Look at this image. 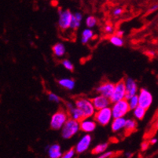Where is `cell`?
Masks as SVG:
<instances>
[{"mask_svg": "<svg viewBox=\"0 0 158 158\" xmlns=\"http://www.w3.org/2000/svg\"><path fill=\"white\" fill-rule=\"evenodd\" d=\"M69 118L68 111L60 109L57 112L52 115L51 118V122H50V126L51 129L54 131H60L62 127L64 126L66 121Z\"/></svg>", "mask_w": 158, "mask_h": 158, "instance_id": "6da1fadb", "label": "cell"}, {"mask_svg": "<svg viewBox=\"0 0 158 158\" xmlns=\"http://www.w3.org/2000/svg\"><path fill=\"white\" fill-rule=\"evenodd\" d=\"M80 130V122L69 117L61 129V137L64 139H70L76 135Z\"/></svg>", "mask_w": 158, "mask_h": 158, "instance_id": "7a4b0ae2", "label": "cell"}, {"mask_svg": "<svg viewBox=\"0 0 158 158\" xmlns=\"http://www.w3.org/2000/svg\"><path fill=\"white\" fill-rule=\"evenodd\" d=\"M74 104L84 113L85 118L94 116L96 110L91 99L87 98H78L75 100Z\"/></svg>", "mask_w": 158, "mask_h": 158, "instance_id": "3957f363", "label": "cell"}, {"mask_svg": "<svg viewBox=\"0 0 158 158\" xmlns=\"http://www.w3.org/2000/svg\"><path fill=\"white\" fill-rule=\"evenodd\" d=\"M94 119L97 123L101 126H106L110 124L113 119V112L110 106L96 110L94 115Z\"/></svg>", "mask_w": 158, "mask_h": 158, "instance_id": "277c9868", "label": "cell"}, {"mask_svg": "<svg viewBox=\"0 0 158 158\" xmlns=\"http://www.w3.org/2000/svg\"><path fill=\"white\" fill-rule=\"evenodd\" d=\"M112 112H113V118H117V117H124L127 115V113L130 112L131 108L129 106L127 98L122 99L120 101L112 103Z\"/></svg>", "mask_w": 158, "mask_h": 158, "instance_id": "5b68a950", "label": "cell"}, {"mask_svg": "<svg viewBox=\"0 0 158 158\" xmlns=\"http://www.w3.org/2000/svg\"><path fill=\"white\" fill-rule=\"evenodd\" d=\"M73 14L69 10H58V26L61 30H67L70 28L73 20Z\"/></svg>", "mask_w": 158, "mask_h": 158, "instance_id": "8992f818", "label": "cell"}, {"mask_svg": "<svg viewBox=\"0 0 158 158\" xmlns=\"http://www.w3.org/2000/svg\"><path fill=\"white\" fill-rule=\"evenodd\" d=\"M126 94H127V90H126L125 81L121 80L115 84V88L110 98V101L112 103L120 101L122 99L126 98Z\"/></svg>", "mask_w": 158, "mask_h": 158, "instance_id": "52a82bcc", "label": "cell"}, {"mask_svg": "<svg viewBox=\"0 0 158 158\" xmlns=\"http://www.w3.org/2000/svg\"><path fill=\"white\" fill-rule=\"evenodd\" d=\"M138 97H139V106L145 108L148 110L153 101V98L150 91L146 88L140 89L138 92Z\"/></svg>", "mask_w": 158, "mask_h": 158, "instance_id": "ba28073f", "label": "cell"}, {"mask_svg": "<svg viewBox=\"0 0 158 158\" xmlns=\"http://www.w3.org/2000/svg\"><path fill=\"white\" fill-rule=\"evenodd\" d=\"M92 143V137L88 133H86L84 135L80 138L78 143L75 146V149L77 151V154H83L87 152L90 148Z\"/></svg>", "mask_w": 158, "mask_h": 158, "instance_id": "9c48e42d", "label": "cell"}, {"mask_svg": "<svg viewBox=\"0 0 158 158\" xmlns=\"http://www.w3.org/2000/svg\"><path fill=\"white\" fill-rule=\"evenodd\" d=\"M80 131H82L84 133H91L94 131V130L97 127V122L92 117H87L84 118L80 121Z\"/></svg>", "mask_w": 158, "mask_h": 158, "instance_id": "30bf717a", "label": "cell"}, {"mask_svg": "<svg viewBox=\"0 0 158 158\" xmlns=\"http://www.w3.org/2000/svg\"><path fill=\"white\" fill-rule=\"evenodd\" d=\"M91 101H92L96 110H101V109H103V108L110 106V104H112L111 101H110V98L99 94L98 95H96L95 97L91 99Z\"/></svg>", "mask_w": 158, "mask_h": 158, "instance_id": "8fae6325", "label": "cell"}, {"mask_svg": "<svg viewBox=\"0 0 158 158\" xmlns=\"http://www.w3.org/2000/svg\"><path fill=\"white\" fill-rule=\"evenodd\" d=\"M115 88V84L111 82H104L102 84L98 86L96 89L97 92L99 94L104 95L106 97L110 98L113 93V90Z\"/></svg>", "mask_w": 158, "mask_h": 158, "instance_id": "7c38bea8", "label": "cell"}, {"mask_svg": "<svg viewBox=\"0 0 158 158\" xmlns=\"http://www.w3.org/2000/svg\"><path fill=\"white\" fill-rule=\"evenodd\" d=\"M125 86L126 90H127V94H126V98H129L131 96H134L135 94H138L139 92V88H138L137 83L134 79L128 78L126 79L125 80Z\"/></svg>", "mask_w": 158, "mask_h": 158, "instance_id": "4fadbf2b", "label": "cell"}, {"mask_svg": "<svg viewBox=\"0 0 158 158\" xmlns=\"http://www.w3.org/2000/svg\"><path fill=\"white\" fill-rule=\"evenodd\" d=\"M127 119L125 117H117L113 118L111 122V129L113 132H119L124 130Z\"/></svg>", "mask_w": 158, "mask_h": 158, "instance_id": "5bb4252c", "label": "cell"}, {"mask_svg": "<svg viewBox=\"0 0 158 158\" xmlns=\"http://www.w3.org/2000/svg\"><path fill=\"white\" fill-rule=\"evenodd\" d=\"M62 151H61V146L57 143L51 145L49 146L48 156L51 158H61L62 157Z\"/></svg>", "mask_w": 158, "mask_h": 158, "instance_id": "9a60e30c", "label": "cell"}, {"mask_svg": "<svg viewBox=\"0 0 158 158\" xmlns=\"http://www.w3.org/2000/svg\"><path fill=\"white\" fill-rule=\"evenodd\" d=\"M69 115V117L70 118L73 119L75 120H77V121L80 122V120H82L84 117V113L81 111V110H80L78 107L75 106L72 109V110H69L68 111Z\"/></svg>", "mask_w": 158, "mask_h": 158, "instance_id": "2e32d148", "label": "cell"}, {"mask_svg": "<svg viewBox=\"0 0 158 158\" xmlns=\"http://www.w3.org/2000/svg\"><path fill=\"white\" fill-rule=\"evenodd\" d=\"M58 84L66 90H72L75 88L76 82L71 78H62L58 80Z\"/></svg>", "mask_w": 158, "mask_h": 158, "instance_id": "e0dca14e", "label": "cell"}, {"mask_svg": "<svg viewBox=\"0 0 158 158\" xmlns=\"http://www.w3.org/2000/svg\"><path fill=\"white\" fill-rule=\"evenodd\" d=\"M82 21H83V14L80 12L74 13L73 16V20H72L70 28L73 30L78 29L80 25H81Z\"/></svg>", "mask_w": 158, "mask_h": 158, "instance_id": "ac0fdd59", "label": "cell"}, {"mask_svg": "<svg viewBox=\"0 0 158 158\" xmlns=\"http://www.w3.org/2000/svg\"><path fill=\"white\" fill-rule=\"evenodd\" d=\"M53 54L56 56L57 57H62L64 56L66 53L65 46L62 44V43H57V44H54L52 47Z\"/></svg>", "mask_w": 158, "mask_h": 158, "instance_id": "d6986e66", "label": "cell"}, {"mask_svg": "<svg viewBox=\"0 0 158 158\" xmlns=\"http://www.w3.org/2000/svg\"><path fill=\"white\" fill-rule=\"evenodd\" d=\"M94 35V31H93L91 28H86L84 29V31H82V34H81V42L82 44H86L93 39Z\"/></svg>", "mask_w": 158, "mask_h": 158, "instance_id": "ffe728a7", "label": "cell"}, {"mask_svg": "<svg viewBox=\"0 0 158 158\" xmlns=\"http://www.w3.org/2000/svg\"><path fill=\"white\" fill-rule=\"evenodd\" d=\"M136 127H137V122H136L135 120L132 118L127 119L125 127H124V131H125L126 134H131L132 132L136 130Z\"/></svg>", "mask_w": 158, "mask_h": 158, "instance_id": "44dd1931", "label": "cell"}, {"mask_svg": "<svg viewBox=\"0 0 158 158\" xmlns=\"http://www.w3.org/2000/svg\"><path fill=\"white\" fill-rule=\"evenodd\" d=\"M146 109L140 106H138L135 109L133 110V116L135 118L138 120H142L146 116Z\"/></svg>", "mask_w": 158, "mask_h": 158, "instance_id": "7402d4cb", "label": "cell"}, {"mask_svg": "<svg viewBox=\"0 0 158 158\" xmlns=\"http://www.w3.org/2000/svg\"><path fill=\"white\" fill-rule=\"evenodd\" d=\"M108 146L109 144L107 143H100V144H98L97 146H94L93 148V149L91 150V153L94 155H98V154H102L104 152H106L108 149Z\"/></svg>", "mask_w": 158, "mask_h": 158, "instance_id": "603a6c76", "label": "cell"}, {"mask_svg": "<svg viewBox=\"0 0 158 158\" xmlns=\"http://www.w3.org/2000/svg\"><path fill=\"white\" fill-rule=\"evenodd\" d=\"M110 42L111 43L113 46L117 47H123V44H124V41H123V38L120 36H118V35H116V34L110 36Z\"/></svg>", "mask_w": 158, "mask_h": 158, "instance_id": "cb8c5ba5", "label": "cell"}, {"mask_svg": "<svg viewBox=\"0 0 158 158\" xmlns=\"http://www.w3.org/2000/svg\"><path fill=\"white\" fill-rule=\"evenodd\" d=\"M127 102H128V104L131 108V110H133L134 109H135V108L139 106V97H138V94L131 96V97H130L129 98H127Z\"/></svg>", "mask_w": 158, "mask_h": 158, "instance_id": "d4e9b609", "label": "cell"}, {"mask_svg": "<svg viewBox=\"0 0 158 158\" xmlns=\"http://www.w3.org/2000/svg\"><path fill=\"white\" fill-rule=\"evenodd\" d=\"M85 23L87 28H93L94 27L96 26V24H97L98 23V20L94 16H88V17L86 18Z\"/></svg>", "mask_w": 158, "mask_h": 158, "instance_id": "484cf974", "label": "cell"}, {"mask_svg": "<svg viewBox=\"0 0 158 158\" xmlns=\"http://www.w3.org/2000/svg\"><path fill=\"white\" fill-rule=\"evenodd\" d=\"M61 64H62L63 67H64L66 70H68V71L73 72V70H74V65H73V64L69 61V60H63L62 62H61Z\"/></svg>", "mask_w": 158, "mask_h": 158, "instance_id": "4316f807", "label": "cell"}, {"mask_svg": "<svg viewBox=\"0 0 158 158\" xmlns=\"http://www.w3.org/2000/svg\"><path fill=\"white\" fill-rule=\"evenodd\" d=\"M76 154H77V151H76L75 148H71V149H69V150H67L65 153H63L62 157L63 158H73L74 157Z\"/></svg>", "mask_w": 158, "mask_h": 158, "instance_id": "83f0119b", "label": "cell"}, {"mask_svg": "<svg viewBox=\"0 0 158 158\" xmlns=\"http://www.w3.org/2000/svg\"><path fill=\"white\" fill-rule=\"evenodd\" d=\"M48 99L52 102L55 103H60V102H61V98H60L59 96L54 94V93H49Z\"/></svg>", "mask_w": 158, "mask_h": 158, "instance_id": "f1b7e54d", "label": "cell"}, {"mask_svg": "<svg viewBox=\"0 0 158 158\" xmlns=\"http://www.w3.org/2000/svg\"><path fill=\"white\" fill-rule=\"evenodd\" d=\"M114 154V152L113 151H106L103 153H102V155H99V157L100 158H110L113 156Z\"/></svg>", "mask_w": 158, "mask_h": 158, "instance_id": "f546056e", "label": "cell"}, {"mask_svg": "<svg viewBox=\"0 0 158 158\" xmlns=\"http://www.w3.org/2000/svg\"><path fill=\"white\" fill-rule=\"evenodd\" d=\"M104 31H106V33L107 34H112L113 32V27L111 24H106L104 28Z\"/></svg>", "mask_w": 158, "mask_h": 158, "instance_id": "4dcf8cb0", "label": "cell"}, {"mask_svg": "<svg viewBox=\"0 0 158 158\" xmlns=\"http://www.w3.org/2000/svg\"><path fill=\"white\" fill-rule=\"evenodd\" d=\"M123 14V9L122 8H120V7H117V8H115L113 11V14L116 17H118V16H120Z\"/></svg>", "mask_w": 158, "mask_h": 158, "instance_id": "1f68e13d", "label": "cell"}, {"mask_svg": "<svg viewBox=\"0 0 158 158\" xmlns=\"http://www.w3.org/2000/svg\"><path fill=\"white\" fill-rule=\"evenodd\" d=\"M149 142L148 143V142L145 141V142H143V143L141 144V149H142L143 151H146V149L149 148Z\"/></svg>", "mask_w": 158, "mask_h": 158, "instance_id": "d6a6232c", "label": "cell"}, {"mask_svg": "<svg viewBox=\"0 0 158 158\" xmlns=\"http://www.w3.org/2000/svg\"><path fill=\"white\" fill-rule=\"evenodd\" d=\"M74 106H75V104H73V103H71V102H67L65 104L66 110H67V111H69V110H72V109H73Z\"/></svg>", "mask_w": 158, "mask_h": 158, "instance_id": "836d02e7", "label": "cell"}, {"mask_svg": "<svg viewBox=\"0 0 158 158\" xmlns=\"http://www.w3.org/2000/svg\"><path fill=\"white\" fill-rule=\"evenodd\" d=\"M123 34H124V31H123V30L119 29V30H117V31H116V35H118V36L122 37L123 35Z\"/></svg>", "mask_w": 158, "mask_h": 158, "instance_id": "e575fe53", "label": "cell"}, {"mask_svg": "<svg viewBox=\"0 0 158 158\" xmlns=\"http://www.w3.org/2000/svg\"><path fill=\"white\" fill-rule=\"evenodd\" d=\"M156 10H158V4H156V5L153 6L149 9V13H151V12H153V11H156Z\"/></svg>", "mask_w": 158, "mask_h": 158, "instance_id": "d590c367", "label": "cell"}, {"mask_svg": "<svg viewBox=\"0 0 158 158\" xmlns=\"http://www.w3.org/2000/svg\"><path fill=\"white\" fill-rule=\"evenodd\" d=\"M157 141H158V139H156V138H153L151 140L149 141V143H150L151 145H154V144H156V143H157Z\"/></svg>", "mask_w": 158, "mask_h": 158, "instance_id": "8d00e7d4", "label": "cell"}, {"mask_svg": "<svg viewBox=\"0 0 158 158\" xmlns=\"http://www.w3.org/2000/svg\"><path fill=\"white\" fill-rule=\"evenodd\" d=\"M147 54H148V55H149V56H153L155 54V52H154V51H148V52H147Z\"/></svg>", "mask_w": 158, "mask_h": 158, "instance_id": "74e56055", "label": "cell"}, {"mask_svg": "<svg viewBox=\"0 0 158 158\" xmlns=\"http://www.w3.org/2000/svg\"><path fill=\"white\" fill-rule=\"evenodd\" d=\"M156 128H158V120H157V122H156Z\"/></svg>", "mask_w": 158, "mask_h": 158, "instance_id": "f35d334b", "label": "cell"}]
</instances>
